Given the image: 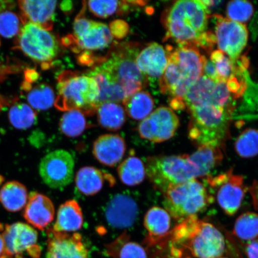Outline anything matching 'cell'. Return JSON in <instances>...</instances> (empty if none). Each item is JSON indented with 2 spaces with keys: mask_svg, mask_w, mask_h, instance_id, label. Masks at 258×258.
Returning a JSON list of instances; mask_svg holds the SVG:
<instances>
[{
  "mask_svg": "<svg viewBox=\"0 0 258 258\" xmlns=\"http://www.w3.org/2000/svg\"><path fill=\"white\" fill-rule=\"evenodd\" d=\"M237 99L226 83L205 76L191 87L183 102L190 114L188 136L196 146L224 149Z\"/></svg>",
  "mask_w": 258,
  "mask_h": 258,
  "instance_id": "1",
  "label": "cell"
},
{
  "mask_svg": "<svg viewBox=\"0 0 258 258\" xmlns=\"http://www.w3.org/2000/svg\"><path fill=\"white\" fill-rule=\"evenodd\" d=\"M140 51L138 43L115 44L107 56L102 58L101 63L88 73L98 84L99 105L108 102L122 103L127 97L148 85V79L135 62Z\"/></svg>",
  "mask_w": 258,
  "mask_h": 258,
  "instance_id": "2",
  "label": "cell"
},
{
  "mask_svg": "<svg viewBox=\"0 0 258 258\" xmlns=\"http://www.w3.org/2000/svg\"><path fill=\"white\" fill-rule=\"evenodd\" d=\"M209 8L203 1L176 2L163 13L162 22L166 30L164 41L171 40L179 46L189 45L211 50L215 36L207 31Z\"/></svg>",
  "mask_w": 258,
  "mask_h": 258,
  "instance_id": "3",
  "label": "cell"
},
{
  "mask_svg": "<svg viewBox=\"0 0 258 258\" xmlns=\"http://www.w3.org/2000/svg\"><path fill=\"white\" fill-rule=\"evenodd\" d=\"M168 64L160 79L159 86L163 94L171 97V107L176 110L185 108L183 99L188 90L203 76L206 57L199 48L182 45L173 48L167 46Z\"/></svg>",
  "mask_w": 258,
  "mask_h": 258,
  "instance_id": "4",
  "label": "cell"
},
{
  "mask_svg": "<svg viewBox=\"0 0 258 258\" xmlns=\"http://www.w3.org/2000/svg\"><path fill=\"white\" fill-rule=\"evenodd\" d=\"M169 236L171 253L176 257L186 252L196 258H218L225 251L223 234L197 215L179 222Z\"/></svg>",
  "mask_w": 258,
  "mask_h": 258,
  "instance_id": "5",
  "label": "cell"
},
{
  "mask_svg": "<svg viewBox=\"0 0 258 258\" xmlns=\"http://www.w3.org/2000/svg\"><path fill=\"white\" fill-rule=\"evenodd\" d=\"M57 89L54 104L59 110H78L85 115H92L96 112L99 89L93 77L67 71L58 76Z\"/></svg>",
  "mask_w": 258,
  "mask_h": 258,
  "instance_id": "6",
  "label": "cell"
},
{
  "mask_svg": "<svg viewBox=\"0 0 258 258\" xmlns=\"http://www.w3.org/2000/svg\"><path fill=\"white\" fill-rule=\"evenodd\" d=\"M145 165L148 179L155 188L163 194L173 186L199 177L188 155L150 157Z\"/></svg>",
  "mask_w": 258,
  "mask_h": 258,
  "instance_id": "7",
  "label": "cell"
},
{
  "mask_svg": "<svg viewBox=\"0 0 258 258\" xmlns=\"http://www.w3.org/2000/svg\"><path fill=\"white\" fill-rule=\"evenodd\" d=\"M164 196V209L179 222L205 211L214 201L197 179L172 187Z\"/></svg>",
  "mask_w": 258,
  "mask_h": 258,
  "instance_id": "8",
  "label": "cell"
},
{
  "mask_svg": "<svg viewBox=\"0 0 258 258\" xmlns=\"http://www.w3.org/2000/svg\"><path fill=\"white\" fill-rule=\"evenodd\" d=\"M15 49L22 51L43 70L51 67L59 53V41L55 35L38 26L26 23L15 41Z\"/></svg>",
  "mask_w": 258,
  "mask_h": 258,
  "instance_id": "9",
  "label": "cell"
},
{
  "mask_svg": "<svg viewBox=\"0 0 258 258\" xmlns=\"http://www.w3.org/2000/svg\"><path fill=\"white\" fill-rule=\"evenodd\" d=\"M74 22L73 35L63 38V44L72 48L75 52L104 49L112 41L110 30L107 25L87 19L85 16L86 2Z\"/></svg>",
  "mask_w": 258,
  "mask_h": 258,
  "instance_id": "10",
  "label": "cell"
},
{
  "mask_svg": "<svg viewBox=\"0 0 258 258\" xmlns=\"http://www.w3.org/2000/svg\"><path fill=\"white\" fill-rule=\"evenodd\" d=\"M206 180L216 190L218 204L225 214L229 216L236 214L247 192L244 177L235 175L230 170L215 177L209 176Z\"/></svg>",
  "mask_w": 258,
  "mask_h": 258,
  "instance_id": "11",
  "label": "cell"
},
{
  "mask_svg": "<svg viewBox=\"0 0 258 258\" xmlns=\"http://www.w3.org/2000/svg\"><path fill=\"white\" fill-rule=\"evenodd\" d=\"M4 239L6 253L16 258H24L26 252L34 258H39L41 247L37 244L38 233L30 225L16 222L11 225L0 224Z\"/></svg>",
  "mask_w": 258,
  "mask_h": 258,
  "instance_id": "12",
  "label": "cell"
},
{
  "mask_svg": "<svg viewBox=\"0 0 258 258\" xmlns=\"http://www.w3.org/2000/svg\"><path fill=\"white\" fill-rule=\"evenodd\" d=\"M74 165V157L69 152L63 150L54 151L42 159L40 175L50 188H63L73 181Z\"/></svg>",
  "mask_w": 258,
  "mask_h": 258,
  "instance_id": "13",
  "label": "cell"
},
{
  "mask_svg": "<svg viewBox=\"0 0 258 258\" xmlns=\"http://www.w3.org/2000/svg\"><path fill=\"white\" fill-rule=\"evenodd\" d=\"M214 18L215 36L219 50L231 60H237L247 46L249 32L246 26L221 16L215 15Z\"/></svg>",
  "mask_w": 258,
  "mask_h": 258,
  "instance_id": "14",
  "label": "cell"
},
{
  "mask_svg": "<svg viewBox=\"0 0 258 258\" xmlns=\"http://www.w3.org/2000/svg\"><path fill=\"white\" fill-rule=\"evenodd\" d=\"M179 125V118L175 112L161 106L142 121L137 130L142 138L161 143L173 138Z\"/></svg>",
  "mask_w": 258,
  "mask_h": 258,
  "instance_id": "15",
  "label": "cell"
},
{
  "mask_svg": "<svg viewBox=\"0 0 258 258\" xmlns=\"http://www.w3.org/2000/svg\"><path fill=\"white\" fill-rule=\"evenodd\" d=\"M47 258H89L82 236L79 233H60L48 228Z\"/></svg>",
  "mask_w": 258,
  "mask_h": 258,
  "instance_id": "16",
  "label": "cell"
},
{
  "mask_svg": "<svg viewBox=\"0 0 258 258\" xmlns=\"http://www.w3.org/2000/svg\"><path fill=\"white\" fill-rule=\"evenodd\" d=\"M139 215L138 203L132 196L125 193L113 196L105 209V218L108 224L117 230L132 227Z\"/></svg>",
  "mask_w": 258,
  "mask_h": 258,
  "instance_id": "17",
  "label": "cell"
},
{
  "mask_svg": "<svg viewBox=\"0 0 258 258\" xmlns=\"http://www.w3.org/2000/svg\"><path fill=\"white\" fill-rule=\"evenodd\" d=\"M20 15L24 25L28 22L48 31L52 30L56 1L23 0L19 1Z\"/></svg>",
  "mask_w": 258,
  "mask_h": 258,
  "instance_id": "18",
  "label": "cell"
},
{
  "mask_svg": "<svg viewBox=\"0 0 258 258\" xmlns=\"http://www.w3.org/2000/svg\"><path fill=\"white\" fill-rule=\"evenodd\" d=\"M135 62L147 79H160L168 64V53L161 45L150 43L139 52Z\"/></svg>",
  "mask_w": 258,
  "mask_h": 258,
  "instance_id": "19",
  "label": "cell"
},
{
  "mask_svg": "<svg viewBox=\"0 0 258 258\" xmlns=\"http://www.w3.org/2000/svg\"><path fill=\"white\" fill-rule=\"evenodd\" d=\"M55 209L51 200L37 192H32L24 212V217L29 224L44 230L53 221Z\"/></svg>",
  "mask_w": 258,
  "mask_h": 258,
  "instance_id": "20",
  "label": "cell"
},
{
  "mask_svg": "<svg viewBox=\"0 0 258 258\" xmlns=\"http://www.w3.org/2000/svg\"><path fill=\"white\" fill-rule=\"evenodd\" d=\"M126 150V144L120 135L106 134L99 137L93 145L96 159L104 165L114 167L120 162Z\"/></svg>",
  "mask_w": 258,
  "mask_h": 258,
  "instance_id": "21",
  "label": "cell"
},
{
  "mask_svg": "<svg viewBox=\"0 0 258 258\" xmlns=\"http://www.w3.org/2000/svg\"><path fill=\"white\" fill-rule=\"evenodd\" d=\"M144 225L148 232L145 244L148 247L155 246L169 237L171 232L170 215L165 209L154 206L145 214Z\"/></svg>",
  "mask_w": 258,
  "mask_h": 258,
  "instance_id": "22",
  "label": "cell"
},
{
  "mask_svg": "<svg viewBox=\"0 0 258 258\" xmlns=\"http://www.w3.org/2000/svg\"><path fill=\"white\" fill-rule=\"evenodd\" d=\"M77 189L87 196L96 195L104 188L106 182L114 184L115 180L109 174L94 167L86 166L77 172L75 178Z\"/></svg>",
  "mask_w": 258,
  "mask_h": 258,
  "instance_id": "23",
  "label": "cell"
},
{
  "mask_svg": "<svg viewBox=\"0 0 258 258\" xmlns=\"http://www.w3.org/2000/svg\"><path fill=\"white\" fill-rule=\"evenodd\" d=\"M83 224V215L78 202L71 200L60 206L53 230L60 233H70L80 230Z\"/></svg>",
  "mask_w": 258,
  "mask_h": 258,
  "instance_id": "24",
  "label": "cell"
},
{
  "mask_svg": "<svg viewBox=\"0 0 258 258\" xmlns=\"http://www.w3.org/2000/svg\"><path fill=\"white\" fill-rule=\"evenodd\" d=\"M221 148L202 146L191 155L189 159L196 167L199 177H208L210 173L221 163L224 155Z\"/></svg>",
  "mask_w": 258,
  "mask_h": 258,
  "instance_id": "25",
  "label": "cell"
},
{
  "mask_svg": "<svg viewBox=\"0 0 258 258\" xmlns=\"http://www.w3.org/2000/svg\"><path fill=\"white\" fill-rule=\"evenodd\" d=\"M27 189L20 182L9 181L0 189V202L8 211H21L27 205Z\"/></svg>",
  "mask_w": 258,
  "mask_h": 258,
  "instance_id": "26",
  "label": "cell"
},
{
  "mask_svg": "<svg viewBox=\"0 0 258 258\" xmlns=\"http://www.w3.org/2000/svg\"><path fill=\"white\" fill-rule=\"evenodd\" d=\"M122 104L129 117L135 120H143L148 117L152 113L154 106L150 93L143 90L127 97Z\"/></svg>",
  "mask_w": 258,
  "mask_h": 258,
  "instance_id": "27",
  "label": "cell"
},
{
  "mask_svg": "<svg viewBox=\"0 0 258 258\" xmlns=\"http://www.w3.org/2000/svg\"><path fill=\"white\" fill-rule=\"evenodd\" d=\"M129 238L126 233L122 234L114 242L106 245V253L112 258H148L145 247Z\"/></svg>",
  "mask_w": 258,
  "mask_h": 258,
  "instance_id": "28",
  "label": "cell"
},
{
  "mask_svg": "<svg viewBox=\"0 0 258 258\" xmlns=\"http://www.w3.org/2000/svg\"><path fill=\"white\" fill-rule=\"evenodd\" d=\"M96 112L99 124L107 130H120L125 123L124 108L118 103H102L98 106Z\"/></svg>",
  "mask_w": 258,
  "mask_h": 258,
  "instance_id": "29",
  "label": "cell"
},
{
  "mask_svg": "<svg viewBox=\"0 0 258 258\" xmlns=\"http://www.w3.org/2000/svg\"><path fill=\"white\" fill-rule=\"evenodd\" d=\"M117 173L121 182L129 186L140 185L146 177L145 164L134 156L127 157L119 164Z\"/></svg>",
  "mask_w": 258,
  "mask_h": 258,
  "instance_id": "30",
  "label": "cell"
},
{
  "mask_svg": "<svg viewBox=\"0 0 258 258\" xmlns=\"http://www.w3.org/2000/svg\"><path fill=\"white\" fill-rule=\"evenodd\" d=\"M24 91L27 93L26 96L29 104L35 110H47L55 101L53 88L46 84H39L34 87L31 85Z\"/></svg>",
  "mask_w": 258,
  "mask_h": 258,
  "instance_id": "31",
  "label": "cell"
},
{
  "mask_svg": "<svg viewBox=\"0 0 258 258\" xmlns=\"http://www.w3.org/2000/svg\"><path fill=\"white\" fill-rule=\"evenodd\" d=\"M61 132L69 138L80 136L88 127L85 114L78 110L67 111L60 121Z\"/></svg>",
  "mask_w": 258,
  "mask_h": 258,
  "instance_id": "32",
  "label": "cell"
},
{
  "mask_svg": "<svg viewBox=\"0 0 258 258\" xmlns=\"http://www.w3.org/2000/svg\"><path fill=\"white\" fill-rule=\"evenodd\" d=\"M37 112L25 103H16L9 112L10 122L15 128L25 130L30 128L36 121Z\"/></svg>",
  "mask_w": 258,
  "mask_h": 258,
  "instance_id": "33",
  "label": "cell"
},
{
  "mask_svg": "<svg viewBox=\"0 0 258 258\" xmlns=\"http://www.w3.org/2000/svg\"><path fill=\"white\" fill-rule=\"evenodd\" d=\"M233 233L242 240L256 239L258 237V215L253 212L241 215L235 222Z\"/></svg>",
  "mask_w": 258,
  "mask_h": 258,
  "instance_id": "34",
  "label": "cell"
},
{
  "mask_svg": "<svg viewBox=\"0 0 258 258\" xmlns=\"http://www.w3.org/2000/svg\"><path fill=\"white\" fill-rule=\"evenodd\" d=\"M235 150L240 157L249 159L258 155V131L247 128L235 142Z\"/></svg>",
  "mask_w": 258,
  "mask_h": 258,
  "instance_id": "35",
  "label": "cell"
},
{
  "mask_svg": "<svg viewBox=\"0 0 258 258\" xmlns=\"http://www.w3.org/2000/svg\"><path fill=\"white\" fill-rule=\"evenodd\" d=\"M12 9L0 12V35L7 38L17 36L24 25L20 14H18Z\"/></svg>",
  "mask_w": 258,
  "mask_h": 258,
  "instance_id": "36",
  "label": "cell"
},
{
  "mask_svg": "<svg viewBox=\"0 0 258 258\" xmlns=\"http://www.w3.org/2000/svg\"><path fill=\"white\" fill-rule=\"evenodd\" d=\"M253 5L247 1H232L228 3L227 7V15L231 21L243 24L249 20L253 15Z\"/></svg>",
  "mask_w": 258,
  "mask_h": 258,
  "instance_id": "37",
  "label": "cell"
},
{
  "mask_svg": "<svg viewBox=\"0 0 258 258\" xmlns=\"http://www.w3.org/2000/svg\"><path fill=\"white\" fill-rule=\"evenodd\" d=\"M88 7L97 17L106 18L115 13L122 15V1H90Z\"/></svg>",
  "mask_w": 258,
  "mask_h": 258,
  "instance_id": "38",
  "label": "cell"
},
{
  "mask_svg": "<svg viewBox=\"0 0 258 258\" xmlns=\"http://www.w3.org/2000/svg\"><path fill=\"white\" fill-rule=\"evenodd\" d=\"M112 37L116 39H122L128 33L129 26L126 22L122 20H116L111 22L109 25Z\"/></svg>",
  "mask_w": 258,
  "mask_h": 258,
  "instance_id": "39",
  "label": "cell"
},
{
  "mask_svg": "<svg viewBox=\"0 0 258 258\" xmlns=\"http://www.w3.org/2000/svg\"><path fill=\"white\" fill-rule=\"evenodd\" d=\"M203 76L215 81V82H220L214 63L211 60L208 59L207 58H206L204 66H203Z\"/></svg>",
  "mask_w": 258,
  "mask_h": 258,
  "instance_id": "40",
  "label": "cell"
},
{
  "mask_svg": "<svg viewBox=\"0 0 258 258\" xmlns=\"http://www.w3.org/2000/svg\"><path fill=\"white\" fill-rule=\"evenodd\" d=\"M245 251L248 258H258V238L250 241L245 248Z\"/></svg>",
  "mask_w": 258,
  "mask_h": 258,
  "instance_id": "41",
  "label": "cell"
},
{
  "mask_svg": "<svg viewBox=\"0 0 258 258\" xmlns=\"http://www.w3.org/2000/svg\"><path fill=\"white\" fill-rule=\"evenodd\" d=\"M38 78V73L33 70H29L25 73V79L24 82L30 83L32 85L35 80Z\"/></svg>",
  "mask_w": 258,
  "mask_h": 258,
  "instance_id": "42",
  "label": "cell"
},
{
  "mask_svg": "<svg viewBox=\"0 0 258 258\" xmlns=\"http://www.w3.org/2000/svg\"><path fill=\"white\" fill-rule=\"evenodd\" d=\"M15 6L14 2L10 1H0V12L6 9H14Z\"/></svg>",
  "mask_w": 258,
  "mask_h": 258,
  "instance_id": "43",
  "label": "cell"
},
{
  "mask_svg": "<svg viewBox=\"0 0 258 258\" xmlns=\"http://www.w3.org/2000/svg\"><path fill=\"white\" fill-rule=\"evenodd\" d=\"M6 248L4 239L2 234H0V257L6 254Z\"/></svg>",
  "mask_w": 258,
  "mask_h": 258,
  "instance_id": "44",
  "label": "cell"
},
{
  "mask_svg": "<svg viewBox=\"0 0 258 258\" xmlns=\"http://www.w3.org/2000/svg\"><path fill=\"white\" fill-rule=\"evenodd\" d=\"M66 4L64 5V3H62L61 5V9H62V11L64 12H68L69 11H71V9H72V3L70 2H64Z\"/></svg>",
  "mask_w": 258,
  "mask_h": 258,
  "instance_id": "45",
  "label": "cell"
},
{
  "mask_svg": "<svg viewBox=\"0 0 258 258\" xmlns=\"http://www.w3.org/2000/svg\"><path fill=\"white\" fill-rule=\"evenodd\" d=\"M6 102H7V101H6L5 98H3L2 96H0V111H1L3 108L4 107Z\"/></svg>",
  "mask_w": 258,
  "mask_h": 258,
  "instance_id": "46",
  "label": "cell"
},
{
  "mask_svg": "<svg viewBox=\"0 0 258 258\" xmlns=\"http://www.w3.org/2000/svg\"><path fill=\"white\" fill-rule=\"evenodd\" d=\"M0 258H13L12 256L8 255V254H6L5 255H3L2 257Z\"/></svg>",
  "mask_w": 258,
  "mask_h": 258,
  "instance_id": "47",
  "label": "cell"
},
{
  "mask_svg": "<svg viewBox=\"0 0 258 258\" xmlns=\"http://www.w3.org/2000/svg\"><path fill=\"white\" fill-rule=\"evenodd\" d=\"M218 258H226V257H218Z\"/></svg>",
  "mask_w": 258,
  "mask_h": 258,
  "instance_id": "48",
  "label": "cell"
}]
</instances>
